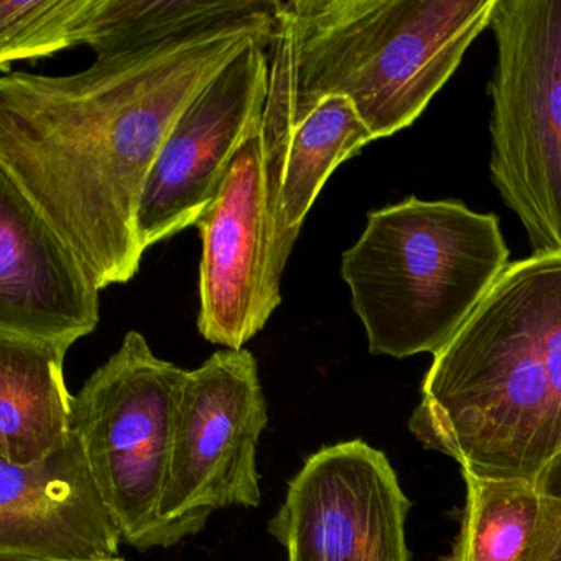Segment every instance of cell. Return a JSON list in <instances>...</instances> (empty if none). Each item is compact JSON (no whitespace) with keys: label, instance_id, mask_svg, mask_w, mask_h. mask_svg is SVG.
<instances>
[{"label":"cell","instance_id":"cell-1","mask_svg":"<svg viewBox=\"0 0 561 561\" xmlns=\"http://www.w3.org/2000/svg\"><path fill=\"white\" fill-rule=\"evenodd\" d=\"M274 8L70 77L0 78V175L100 290L136 277L146 254L137 209L157 156L196 94L249 42L271 37Z\"/></svg>","mask_w":561,"mask_h":561},{"label":"cell","instance_id":"cell-2","mask_svg":"<svg viewBox=\"0 0 561 561\" xmlns=\"http://www.w3.org/2000/svg\"><path fill=\"white\" fill-rule=\"evenodd\" d=\"M409 428L481 478L537 481L561 455V252L508 265L433 356Z\"/></svg>","mask_w":561,"mask_h":561},{"label":"cell","instance_id":"cell-3","mask_svg":"<svg viewBox=\"0 0 561 561\" xmlns=\"http://www.w3.org/2000/svg\"><path fill=\"white\" fill-rule=\"evenodd\" d=\"M497 0H275L262 116L264 162L331 96L374 139L419 119L491 24Z\"/></svg>","mask_w":561,"mask_h":561},{"label":"cell","instance_id":"cell-4","mask_svg":"<svg viewBox=\"0 0 561 561\" xmlns=\"http://www.w3.org/2000/svg\"><path fill=\"white\" fill-rule=\"evenodd\" d=\"M499 218L410 196L367 215L341 277L374 356H436L507 271Z\"/></svg>","mask_w":561,"mask_h":561},{"label":"cell","instance_id":"cell-5","mask_svg":"<svg viewBox=\"0 0 561 561\" xmlns=\"http://www.w3.org/2000/svg\"><path fill=\"white\" fill-rule=\"evenodd\" d=\"M185 376V369L160 359L133 330L73 397L71 432L124 543L139 551L175 547L193 537L160 515Z\"/></svg>","mask_w":561,"mask_h":561},{"label":"cell","instance_id":"cell-6","mask_svg":"<svg viewBox=\"0 0 561 561\" xmlns=\"http://www.w3.org/2000/svg\"><path fill=\"white\" fill-rule=\"evenodd\" d=\"M491 176L534 255L561 252V0H497Z\"/></svg>","mask_w":561,"mask_h":561},{"label":"cell","instance_id":"cell-7","mask_svg":"<svg viewBox=\"0 0 561 561\" xmlns=\"http://www.w3.org/2000/svg\"><path fill=\"white\" fill-rule=\"evenodd\" d=\"M268 407L249 350H221L186 370L160 515L193 535L213 512L261 505L257 446Z\"/></svg>","mask_w":561,"mask_h":561},{"label":"cell","instance_id":"cell-8","mask_svg":"<svg viewBox=\"0 0 561 561\" xmlns=\"http://www.w3.org/2000/svg\"><path fill=\"white\" fill-rule=\"evenodd\" d=\"M409 497L387 456L363 439L323 446L288 481L268 534L287 561H410Z\"/></svg>","mask_w":561,"mask_h":561},{"label":"cell","instance_id":"cell-9","mask_svg":"<svg viewBox=\"0 0 561 561\" xmlns=\"http://www.w3.org/2000/svg\"><path fill=\"white\" fill-rule=\"evenodd\" d=\"M271 37L249 42L188 104L157 156L137 209L144 251L196 226L236 153L262 126Z\"/></svg>","mask_w":561,"mask_h":561},{"label":"cell","instance_id":"cell-10","mask_svg":"<svg viewBox=\"0 0 561 561\" xmlns=\"http://www.w3.org/2000/svg\"><path fill=\"white\" fill-rule=\"evenodd\" d=\"M195 228L203 241L199 334L225 350H244L282 304L262 126L236 153L218 196Z\"/></svg>","mask_w":561,"mask_h":561},{"label":"cell","instance_id":"cell-11","mask_svg":"<svg viewBox=\"0 0 561 561\" xmlns=\"http://www.w3.org/2000/svg\"><path fill=\"white\" fill-rule=\"evenodd\" d=\"M123 534L75 433L28 466L0 459V561H104Z\"/></svg>","mask_w":561,"mask_h":561},{"label":"cell","instance_id":"cell-12","mask_svg":"<svg viewBox=\"0 0 561 561\" xmlns=\"http://www.w3.org/2000/svg\"><path fill=\"white\" fill-rule=\"evenodd\" d=\"M100 291L73 249L0 175V334L70 350L100 324Z\"/></svg>","mask_w":561,"mask_h":561},{"label":"cell","instance_id":"cell-13","mask_svg":"<svg viewBox=\"0 0 561 561\" xmlns=\"http://www.w3.org/2000/svg\"><path fill=\"white\" fill-rule=\"evenodd\" d=\"M374 140L353 101L331 96L321 101L265 162L272 259L278 277L284 275L305 219L328 179Z\"/></svg>","mask_w":561,"mask_h":561},{"label":"cell","instance_id":"cell-14","mask_svg":"<svg viewBox=\"0 0 561 561\" xmlns=\"http://www.w3.org/2000/svg\"><path fill=\"white\" fill-rule=\"evenodd\" d=\"M68 347L0 334V459L28 466L71 435Z\"/></svg>","mask_w":561,"mask_h":561},{"label":"cell","instance_id":"cell-15","mask_svg":"<svg viewBox=\"0 0 561 561\" xmlns=\"http://www.w3.org/2000/svg\"><path fill=\"white\" fill-rule=\"evenodd\" d=\"M465 507L445 561H550L561 541V501L540 481L462 472Z\"/></svg>","mask_w":561,"mask_h":561},{"label":"cell","instance_id":"cell-16","mask_svg":"<svg viewBox=\"0 0 561 561\" xmlns=\"http://www.w3.org/2000/svg\"><path fill=\"white\" fill-rule=\"evenodd\" d=\"M274 0H94L81 45L96 60L159 47L271 8Z\"/></svg>","mask_w":561,"mask_h":561},{"label":"cell","instance_id":"cell-17","mask_svg":"<svg viewBox=\"0 0 561 561\" xmlns=\"http://www.w3.org/2000/svg\"><path fill=\"white\" fill-rule=\"evenodd\" d=\"M94 0H0V68L81 45Z\"/></svg>","mask_w":561,"mask_h":561},{"label":"cell","instance_id":"cell-18","mask_svg":"<svg viewBox=\"0 0 561 561\" xmlns=\"http://www.w3.org/2000/svg\"><path fill=\"white\" fill-rule=\"evenodd\" d=\"M537 481H540L548 491L553 492L561 501V455L557 456V458L545 468V471L538 476ZM550 561H561V541L560 547L557 548Z\"/></svg>","mask_w":561,"mask_h":561},{"label":"cell","instance_id":"cell-19","mask_svg":"<svg viewBox=\"0 0 561 561\" xmlns=\"http://www.w3.org/2000/svg\"><path fill=\"white\" fill-rule=\"evenodd\" d=\"M104 561H126L124 558L117 557V558H111V560H104Z\"/></svg>","mask_w":561,"mask_h":561}]
</instances>
